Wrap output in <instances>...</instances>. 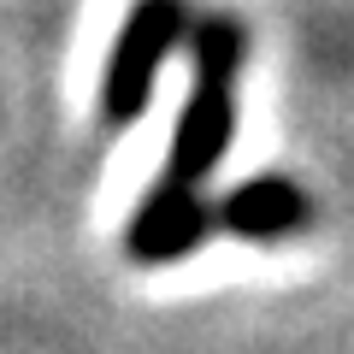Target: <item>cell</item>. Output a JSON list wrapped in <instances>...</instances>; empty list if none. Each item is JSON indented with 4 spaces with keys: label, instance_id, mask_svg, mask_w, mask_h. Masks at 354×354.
I'll use <instances>...</instances> for the list:
<instances>
[{
    "label": "cell",
    "instance_id": "obj_1",
    "mask_svg": "<svg viewBox=\"0 0 354 354\" xmlns=\"http://www.w3.org/2000/svg\"><path fill=\"white\" fill-rule=\"evenodd\" d=\"M189 0H130L124 24H118L113 48H106V71H101V88H95V101H101V118L113 130L136 124L148 113L153 88H160V71L171 59V48L183 41L189 30Z\"/></svg>",
    "mask_w": 354,
    "mask_h": 354
},
{
    "label": "cell",
    "instance_id": "obj_2",
    "mask_svg": "<svg viewBox=\"0 0 354 354\" xmlns=\"http://www.w3.org/2000/svg\"><path fill=\"white\" fill-rule=\"evenodd\" d=\"M213 230H218V207L207 201V189L160 177L124 225V254L136 266H171V260H189Z\"/></svg>",
    "mask_w": 354,
    "mask_h": 354
},
{
    "label": "cell",
    "instance_id": "obj_3",
    "mask_svg": "<svg viewBox=\"0 0 354 354\" xmlns=\"http://www.w3.org/2000/svg\"><path fill=\"white\" fill-rule=\"evenodd\" d=\"M230 142H236V88L189 83L183 106H177V124H171V142H165V177L207 189V177L225 165Z\"/></svg>",
    "mask_w": 354,
    "mask_h": 354
},
{
    "label": "cell",
    "instance_id": "obj_4",
    "mask_svg": "<svg viewBox=\"0 0 354 354\" xmlns=\"http://www.w3.org/2000/svg\"><path fill=\"white\" fill-rule=\"evenodd\" d=\"M213 207H218V230H230L242 242H283V236H301L313 225V195L283 171L242 177Z\"/></svg>",
    "mask_w": 354,
    "mask_h": 354
},
{
    "label": "cell",
    "instance_id": "obj_5",
    "mask_svg": "<svg viewBox=\"0 0 354 354\" xmlns=\"http://www.w3.org/2000/svg\"><path fill=\"white\" fill-rule=\"evenodd\" d=\"M183 48H189L195 83L236 88L242 65H248V30H242V18H230V12H195L189 30H183Z\"/></svg>",
    "mask_w": 354,
    "mask_h": 354
}]
</instances>
